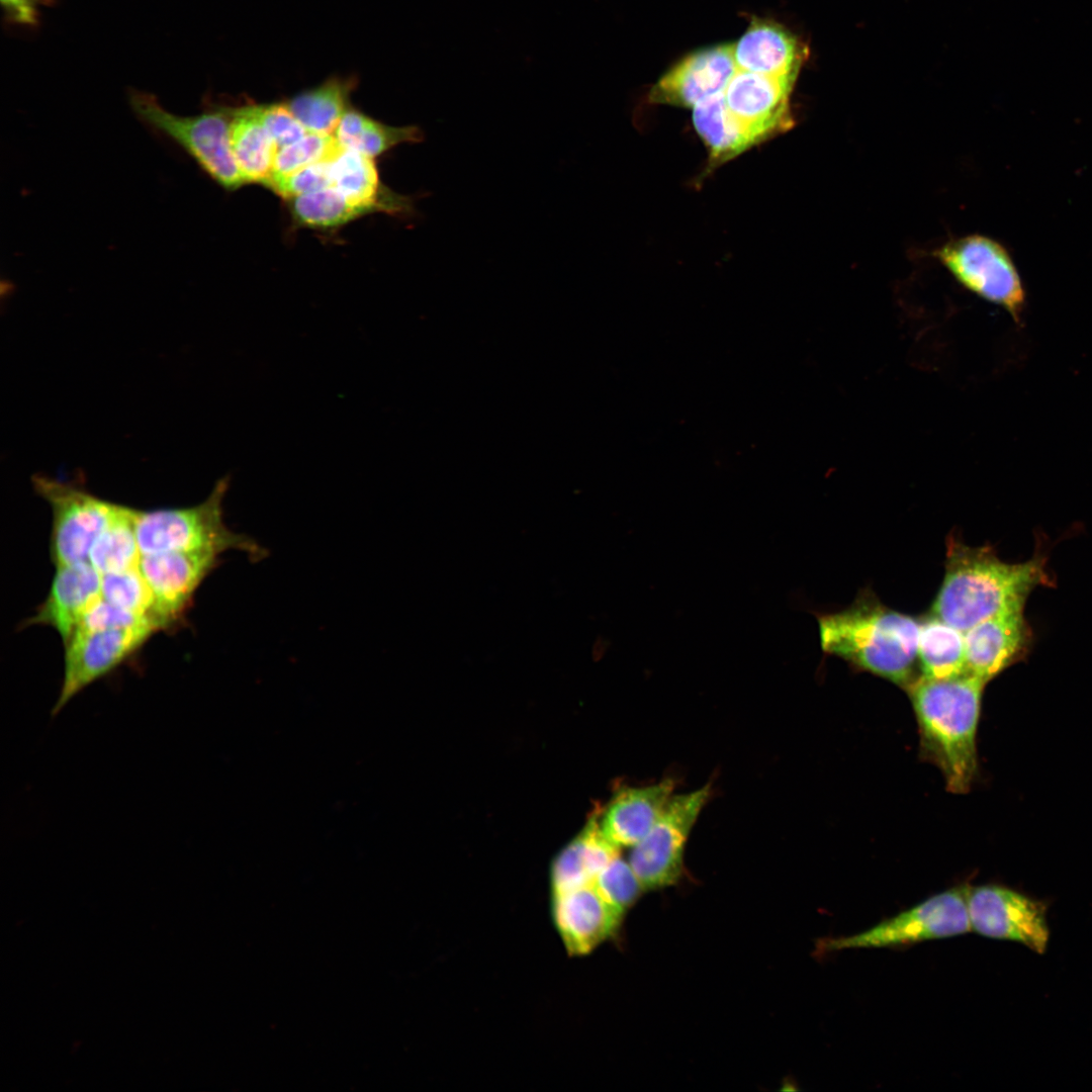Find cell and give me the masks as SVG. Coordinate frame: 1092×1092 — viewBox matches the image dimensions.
<instances>
[{
	"instance_id": "cell-35",
	"label": "cell",
	"mask_w": 1092,
	"mask_h": 1092,
	"mask_svg": "<svg viewBox=\"0 0 1092 1092\" xmlns=\"http://www.w3.org/2000/svg\"><path fill=\"white\" fill-rule=\"evenodd\" d=\"M7 20L16 25L33 27L38 23L39 0H0Z\"/></svg>"
},
{
	"instance_id": "cell-15",
	"label": "cell",
	"mask_w": 1092,
	"mask_h": 1092,
	"mask_svg": "<svg viewBox=\"0 0 1092 1092\" xmlns=\"http://www.w3.org/2000/svg\"><path fill=\"white\" fill-rule=\"evenodd\" d=\"M967 672L988 684L1026 657L1032 630L1024 609H1012L990 617L964 633Z\"/></svg>"
},
{
	"instance_id": "cell-10",
	"label": "cell",
	"mask_w": 1092,
	"mask_h": 1092,
	"mask_svg": "<svg viewBox=\"0 0 1092 1092\" xmlns=\"http://www.w3.org/2000/svg\"><path fill=\"white\" fill-rule=\"evenodd\" d=\"M153 626L75 631L64 643V676L52 716L79 693L134 655L153 634Z\"/></svg>"
},
{
	"instance_id": "cell-26",
	"label": "cell",
	"mask_w": 1092,
	"mask_h": 1092,
	"mask_svg": "<svg viewBox=\"0 0 1092 1092\" xmlns=\"http://www.w3.org/2000/svg\"><path fill=\"white\" fill-rule=\"evenodd\" d=\"M135 510L120 505L115 516L94 541L88 561L100 574L139 566L142 554L135 533Z\"/></svg>"
},
{
	"instance_id": "cell-33",
	"label": "cell",
	"mask_w": 1092,
	"mask_h": 1092,
	"mask_svg": "<svg viewBox=\"0 0 1092 1092\" xmlns=\"http://www.w3.org/2000/svg\"><path fill=\"white\" fill-rule=\"evenodd\" d=\"M330 161L310 165L285 177L273 178L267 187L287 199L330 187Z\"/></svg>"
},
{
	"instance_id": "cell-27",
	"label": "cell",
	"mask_w": 1092,
	"mask_h": 1092,
	"mask_svg": "<svg viewBox=\"0 0 1092 1092\" xmlns=\"http://www.w3.org/2000/svg\"><path fill=\"white\" fill-rule=\"evenodd\" d=\"M293 218L301 225L332 229L370 212L333 186L288 199Z\"/></svg>"
},
{
	"instance_id": "cell-24",
	"label": "cell",
	"mask_w": 1092,
	"mask_h": 1092,
	"mask_svg": "<svg viewBox=\"0 0 1092 1092\" xmlns=\"http://www.w3.org/2000/svg\"><path fill=\"white\" fill-rule=\"evenodd\" d=\"M344 149L374 158L403 143H421L424 132L417 125L390 126L348 108L334 133Z\"/></svg>"
},
{
	"instance_id": "cell-5",
	"label": "cell",
	"mask_w": 1092,
	"mask_h": 1092,
	"mask_svg": "<svg viewBox=\"0 0 1092 1092\" xmlns=\"http://www.w3.org/2000/svg\"><path fill=\"white\" fill-rule=\"evenodd\" d=\"M129 104L139 119L182 148L218 185L236 190L247 184L230 142L232 108L211 105L190 116L166 110L151 93L131 90Z\"/></svg>"
},
{
	"instance_id": "cell-11",
	"label": "cell",
	"mask_w": 1092,
	"mask_h": 1092,
	"mask_svg": "<svg viewBox=\"0 0 1092 1092\" xmlns=\"http://www.w3.org/2000/svg\"><path fill=\"white\" fill-rule=\"evenodd\" d=\"M967 903L972 930L1020 942L1039 954L1045 952L1050 928L1043 901L1004 886L983 885L969 886Z\"/></svg>"
},
{
	"instance_id": "cell-34",
	"label": "cell",
	"mask_w": 1092,
	"mask_h": 1092,
	"mask_svg": "<svg viewBox=\"0 0 1092 1092\" xmlns=\"http://www.w3.org/2000/svg\"><path fill=\"white\" fill-rule=\"evenodd\" d=\"M258 112L277 150L300 140L308 132L286 103L258 105Z\"/></svg>"
},
{
	"instance_id": "cell-8",
	"label": "cell",
	"mask_w": 1092,
	"mask_h": 1092,
	"mask_svg": "<svg viewBox=\"0 0 1092 1092\" xmlns=\"http://www.w3.org/2000/svg\"><path fill=\"white\" fill-rule=\"evenodd\" d=\"M31 480L35 492L52 509L50 555L55 566L88 560L94 541L120 505L41 474L32 476Z\"/></svg>"
},
{
	"instance_id": "cell-32",
	"label": "cell",
	"mask_w": 1092,
	"mask_h": 1092,
	"mask_svg": "<svg viewBox=\"0 0 1092 1092\" xmlns=\"http://www.w3.org/2000/svg\"><path fill=\"white\" fill-rule=\"evenodd\" d=\"M146 625L153 626L158 631H161L151 618L116 607L101 598L85 613L75 631L130 628Z\"/></svg>"
},
{
	"instance_id": "cell-29",
	"label": "cell",
	"mask_w": 1092,
	"mask_h": 1092,
	"mask_svg": "<svg viewBox=\"0 0 1092 1092\" xmlns=\"http://www.w3.org/2000/svg\"><path fill=\"white\" fill-rule=\"evenodd\" d=\"M101 575V596L103 600L121 609L149 617L159 626L153 615L154 597L152 590L139 566L121 572Z\"/></svg>"
},
{
	"instance_id": "cell-12",
	"label": "cell",
	"mask_w": 1092,
	"mask_h": 1092,
	"mask_svg": "<svg viewBox=\"0 0 1092 1092\" xmlns=\"http://www.w3.org/2000/svg\"><path fill=\"white\" fill-rule=\"evenodd\" d=\"M219 564L212 552L142 555L139 568L154 597L153 615L162 631L181 623L202 581Z\"/></svg>"
},
{
	"instance_id": "cell-16",
	"label": "cell",
	"mask_w": 1092,
	"mask_h": 1092,
	"mask_svg": "<svg viewBox=\"0 0 1092 1092\" xmlns=\"http://www.w3.org/2000/svg\"><path fill=\"white\" fill-rule=\"evenodd\" d=\"M623 914L593 885L552 895L553 920L567 952L572 956L586 954L610 937Z\"/></svg>"
},
{
	"instance_id": "cell-25",
	"label": "cell",
	"mask_w": 1092,
	"mask_h": 1092,
	"mask_svg": "<svg viewBox=\"0 0 1092 1092\" xmlns=\"http://www.w3.org/2000/svg\"><path fill=\"white\" fill-rule=\"evenodd\" d=\"M354 87V80L332 78L294 96L286 105L308 132L334 135Z\"/></svg>"
},
{
	"instance_id": "cell-2",
	"label": "cell",
	"mask_w": 1092,
	"mask_h": 1092,
	"mask_svg": "<svg viewBox=\"0 0 1092 1092\" xmlns=\"http://www.w3.org/2000/svg\"><path fill=\"white\" fill-rule=\"evenodd\" d=\"M814 614L824 653L905 689L921 675L919 618L886 606L873 590H860L842 610Z\"/></svg>"
},
{
	"instance_id": "cell-1",
	"label": "cell",
	"mask_w": 1092,
	"mask_h": 1092,
	"mask_svg": "<svg viewBox=\"0 0 1092 1092\" xmlns=\"http://www.w3.org/2000/svg\"><path fill=\"white\" fill-rule=\"evenodd\" d=\"M1045 557L1008 563L989 545L972 547L954 535L946 540L945 571L931 613L963 633L999 613L1024 609L1038 586L1051 585Z\"/></svg>"
},
{
	"instance_id": "cell-4",
	"label": "cell",
	"mask_w": 1092,
	"mask_h": 1092,
	"mask_svg": "<svg viewBox=\"0 0 1092 1092\" xmlns=\"http://www.w3.org/2000/svg\"><path fill=\"white\" fill-rule=\"evenodd\" d=\"M230 477L216 481L202 503L188 508L135 510V533L142 555L205 551L220 555L245 552L252 562L267 557L266 548L247 535L235 533L223 522L222 502Z\"/></svg>"
},
{
	"instance_id": "cell-17",
	"label": "cell",
	"mask_w": 1092,
	"mask_h": 1092,
	"mask_svg": "<svg viewBox=\"0 0 1092 1092\" xmlns=\"http://www.w3.org/2000/svg\"><path fill=\"white\" fill-rule=\"evenodd\" d=\"M101 574L88 560L56 567L48 596L22 625L52 627L66 643L101 596Z\"/></svg>"
},
{
	"instance_id": "cell-9",
	"label": "cell",
	"mask_w": 1092,
	"mask_h": 1092,
	"mask_svg": "<svg viewBox=\"0 0 1092 1092\" xmlns=\"http://www.w3.org/2000/svg\"><path fill=\"white\" fill-rule=\"evenodd\" d=\"M710 795L709 785L673 795L649 832L632 847L629 863L644 890L678 881L686 844Z\"/></svg>"
},
{
	"instance_id": "cell-28",
	"label": "cell",
	"mask_w": 1092,
	"mask_h": 1092,
	"mask_svg": "<svg viewBox=\"0 0 1092 1092\" xmlns=\"http://www.w3.org/2000/svg\"><path fill=\"white\" fill-rule=\"evenodd\" d=\"M342 149L333 134L307 132L300 140L276 151L271 180L291 175L320 162L330 161Z\"/></svg>"
},
{
	"instance_id": "cell-19",
	"label": "cell",
	"mask_w": 1092,
	"mask_h": 1092,
	"mask_svg": "<svg viewBox=\"0 0 1092 1092\" xmlns=\"http://www.w3.org/2000/svg\"><path fill=\"white\" fill-rule=\"evenodd\" d=\"M733 56L738 70L796 80L807 53L785 27L755 18L733 44Z\"/></svg>"
},
{
	"instance_id": "cell-13",
	"label": "cell",
	"mask_w": 1092,
	"mask_h": 1092,
	"mask_svg": "<svg viewBox=\"0 0 1092 1092\" xmlns=\"http://www.w3.org/2000/svg\"><path fill=\"white\" fill-rule=\"evenodd\" d=\"M796 80L738 70L724 90L730 112L756 144L790 129V95Z\"/></svg>"
},
{
	"instance_id": "cell-31",
	"label": "cell",
	"mask_w": 1092,
	"mask_h": 1092,
	"mask_svg": "<svg viewBox=\"0 0 1092 1092\" xmlns=\"http://www.w3.org/2000/svg\"><path fill=\"white\" fill-rule=\"evenodd\" d=\"M579 834L555 858L551 870L552 895L593 885Z\"/></svg>"
},
{
	"instance_id": "cell-18",
	"label": "cell",
	"mask_w": 1092,
	"mask_h": 1092,
	"mask_svg": "<svg viewBox=\"0 0 1092 1092\" xmlns=\"http://www.w3.org/2000/svg\"><path fill=\"white\" fill-rule=\"evenodd\" d=\"M674 782L664 779L619 791L599 816L603 833L618 847H633L656 823L673 796Z\"/></svg>"
},
{
	"instance_id": "cell-20",
	"label": "cell",
	"mask_w": 1092,
	"mask_h": 1092,
	"mask_svg": "<svg viewBox=\"0 0 1092 1092\" xmlns=\"http://www.w3.org/2000/svg\"><path fill=\"white\" fill-rule=\"evenodd\" d=\"M332 186L351 201L372 211L412 215L414 199L390 191L378 176L373 158L350 149H342L330 161Z\"/></svg>"
},
{
	"instance_id": "cell-3",
	"label": "cell",
	"mask_w": 1092,
	"mask_h": 1092,
	"mask_svg": "<svg viewBox=\"0 0 1092 1092\" xmlns=\"http://www.w3.org/2000/svg\"><path fill=\"white\" fill-rule=\"evenodd\" d=\"M985 686L965 673L944 679L920 675L906 688L922 752L940 769L952 793H967L977 776L976 738Z\"/></svg>"
},
{
	"instance_id": "cell-14",
	"label": "cell",
	"mask_w": 1092,
	"mask_h": 1092,
	"mask_svg": "<svg viewBox=\"0 0 1092 1092\" xmlns=\"http://www.w3.org/2000/svg\"><path fill=\"white\" fill-rule=\"evenodd\" d=\"M736 71L732 43L694 52L662 75L650 90L649 101L694 108L723 93Z\"/></svg>"
},
{
	"instance_id": "cell-7",
	"label": "cell",
	"mask_w": 1092,
	"mask_h": 1092,
	"mask_svg": "<svg viewBox=\"0 0 1092 1092\" xmlns=\"http://www.w3.org/2000/svg\"><path fill=\"white\" fill-rule=\"evenodd\" d=\"M935 257L964 287L1006 309L1016 324L1025 306L1022 281L1007 250L981 235L945 243Z\"/></svg>"
},
{
	"instance_id": "cell-30",
	"label": "cell",
	"mask_w": 1092,
	"mask_h": 1092,
	"mask_svg": "<svg viewBox=\"0 0 1092 1092\" xmlns=\"http://www.w3.org/2000/svg\"><path fill=\"white\" fill-rule=\"evenodd\" d=\"M593 886L608 902L624 912L644 890L631 864L619 855L602 870Z\"/></svg>"
},
{
	"instance_id": "cell-22",
	"label": "cell",
	"mask_w": 1092,
	"mask_h": 1092,
	"mask_svg": "<svg viewBox=\"0 0 1092 1092\" xmlns=\"http://www.w3.org/2000/svg\"><path fill=\"white\" fill-rule=\"evenodd\" d=\"M918 659L925 677L944 679L968 673L964 633L931 612L919 618Z\"/></svg>"
},
{
	"instance_id": "cell-6",
	"label": "cell",
	"mask_w": 1092,
	"mask_h": 1092,
	"mask_svg": "<svg viewBox=\"0 0 1092 1092\" xmlns=\"http://www.w3.org/2000/svg\"><path fill=\"white\" fill-rule=\"evenodd\" d=\"M968 888L962 885L943 891L866 931L824 940L822 946L826 951L889 947L967 933L972 930Z\"/></svg>"
},
{
	"instance_id": "cell-21",
	"label": "cell",
	"mask_w": 1092,
	"mask_h": 1092,
	"mask_svg": "<svg viewBox=\"0 0 1092 1092\" xmlns=\"http://www.w3.org/2000/svg\"><path fill=\"white\" fill-rule=\"evenodd\" d=\"M230 142L247 183L268 186L277 149L260 120L258 105L232 108Z\"/></svg>"
},
{
	"instance_id": "cell-23",
	"label": "cell",
	"mask_w": 1092,
	"mask_h": 1092,
	"mask_svg": "<svg viewBox=\"0 0 1092 1092\" xmlns=\"http://www.w3.org/2000/svg\"><path fill=\"white\" fill-rule=\"evenodd\" d=\"M693 121L710 152L712 166L727 162L756 145L726 105L724 93L694 107Z\"/></svg>"
}]
</instances>
